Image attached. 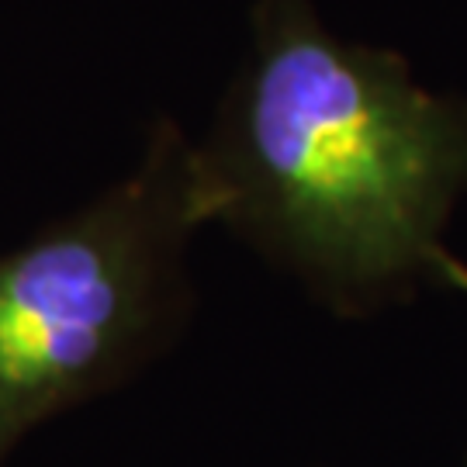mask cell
Here are the masks:
<instances>
[{
  "label": "cell",
  "mask_w": 467,
  "mask_h": 467,
  "mask_svg": "<svg viewBox=\"0 0 467 467\" xmlns=\"http://www.w3.org/2000/svg\"><path fill=\"white\" fill-rule=\"evenodd\" d=\"M208 229H225L333 316L422 281L467 291L443 246L467 191V111L399 56L333 35L308 0H260L246 67L194 139Z\"/></svg>",
  "instance_id": "cell-1"
},
{
  "label": "cell",
  "mask_w": 467,
  "mask_h": 467,
  "mask_svg": "<svg viewBox=\"0 0 467 467\" xmlns=\"http://www.w3.org/2000/svg\"><path fill=\"white\" fill-rule=\"evenodd\" d=\"M201 233L194 139L160 118L125 173L0 253V467L46 422L132 384L177 347Z\"/></svg>",
  "instance_id": "cell-2"
}]
</instances>
